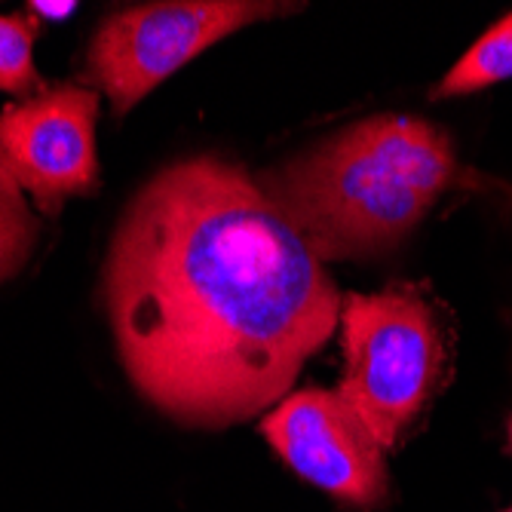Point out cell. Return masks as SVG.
<instances>
[{
    "mask_svg": "<svg viewBox=\"0 0 512 512\" xmlns=\"http://www.w3.org/2000/svg\"><path fill=\"white\" fill-rule=\"evenodd\" d=\"M105 304L135 390L191 427L279 405L341 319L329 270L258 178L218 157L172 163L132 197Z\"/></svg>",
    "mask_w": 512,
    "mask_h": 512,
    "instance_id": "cell-1",
    "label": "cell"
},
{
    "mask_svg": "<svg viewBox=\"0 0 512 512\" xmlns=\"http://www.w3.org/2000/svg\"><path fill=\"white\" fill-rule=\"evenodd\" d=\"M506 439H509V451H512V414H509V421H506Z\"/></svg>",
    "mask_w": 512,
    "mask_h": 512,
    "instance_id": "cell-11",
    "label": "cell"
},
{
    "mask_svg": "<svg viewBox=\"0 0 512 512\" xmlns=\"http://www.w3.org/2000/svg\"><path fill=\"white\" fill-rule=\"evenodd\" d=\"M512 77V13L494 22L433 89V99L470 96Z\"/></svg>",
    "mask_w": 512,
    "mask_h": 512,
    "instance_id": "cell-7",
    "label": "cell"
},
{
    "mask_svg": "<svg viewBox=\"0 0 512 512\" xmlns=\"http://www.w3.org/2000/svg\"><path fill=\"white\" fill-rule=\"evenodd\" d=\"M99 96L86 86H56L0 114V163L43 206L56 212L68 197L99 184Z\"/></svg>",
    "mask_w": 512,
    "mask_h": 512,
    "instance_id": "cell-6",
    "label": "cell"
},
{
    "mask_svg": "<svg viewBox=\"0 0 512 512\" xmlns=\"http://www.w3.org/2000/svg\"><path fill=\"white\" fill-rule=\"evenodd\" d=\"M31 10H37V13H43V16H56V19H62V16H68V13H74V4H31Z\"/></svg>",
    "mask_w": 512,
    "mask_h": 512,
    "instance_id": "cell-10",
    "label": "cell"
},
{
    "mask_svg": "<svg viewBox=\"0 0 512 512\" xmlns=\"http://www.w3.org/2000/svg\"><path fill=\"white\" fill-rule=\"evenodd\" d=\"M37 240V221L22 197V184L0 163V283L22 270Z\"/></svg>",
    "mask_w": 512,
    "mask_h": 512,
    "instance_id": "cell-8",
    "label": "cell"
},
{
    "mask_svg": "<svg viewBox=\"0 0 512 512\" xmlns=\"http://www.w3.org/2000/svg\"><path fill=\"white\" fill-rule=\"evenodd\" d=\"M34 34L37 22L31 16H0V89L25 92L37 83Z\"/></svg>",
    "mask_w": 512,
    "mask_h": 512,
    "instance_id": "cell-9",
    "label": "cell"
},
{
    "mask_svg": "<svg viewBox=\"0 0 512 512\" xmlns=\"http://www.w3.org/2000/svg\"><path fill=\"white\" fill-rule=\"evenodd\" d=\"M279 10L286 7L255 0H172L114 13L92 37L89 74L126 114L212 43Z\"/></svg>",
    "mask_w": 512,
    "mask_h": 512,
    "instance_id": "cell-4",
    "label": "cell"
},
{
    "mask_svg": "<svg viewBox=\"0 0 512 512\" xmlns=\"http://www.w3.org/2000/svg\"><path fill=\"white\" fill-rule=\"evenodd\" d=\"M506 512H512V506H509V509H506Z\"/></svg>",
    "mask_w": 512,
    "mask_h": 512,
    "instance_id": "cell-12",
    "label": "cell"
},
{
    "mask_svg": "<svg viewBox=\"0 0 512 512\" xmlns=\"http://www.w3.org/2000/svg\"><path fill=\"white\" fill-rule=\"evenodd\" d=\"M341 338L344 378L338 393L390 451L445 381L451 341L442 313L414 286L344 295Z\"/></svg>",
    "mask_w": 512,
    "mask_h": 512,
    "instance_id": "cell-3",
    "label": "cell"
},
{
    "mask_svg": "<svg viewBox=\"0 0 512 512\" xmlns=\"http://www.w3.org/2000/svg\"><path fill=\"white\" fill-rule=\"evenodd\" d=\"M457 178L454 145L439 126L378 114L264 172L258 184L325 261L396 249Z\"/></svg>",
    "mask_w": 512,
    "mask_h": 512,
    "instance_id": "cell-2",
    "label": "cell"
},
{
    "mask_svg": "<svg viewBox=\"0 0 512 512\" xmlns=\"http://www.w3.org/2000/svg\"><path fill=\"white\" fill-rule=\"evenodd\" d=\"M261 436L304 482L341 503L371 509L390 491L384 448L338 390L289 393L264 414Z\"/></svg>",
    "mask_w": 512,
    "mask_h": 512,
    "instance_id": "cell-5",
    "label": "cell"
}]
</instances>
